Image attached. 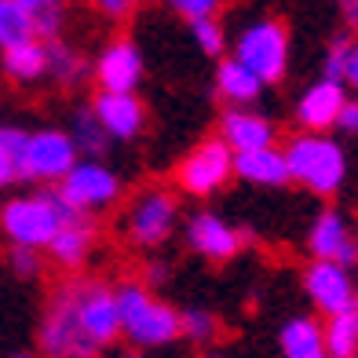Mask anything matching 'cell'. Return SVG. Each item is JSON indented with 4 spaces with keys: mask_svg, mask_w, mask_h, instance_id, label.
Here are the masks:
<instances>
[{
    "mask_svg": "<svg viewBox=\"0 0 358 358\" xmlns=\"http://www.w3.org/2000/svg\"><path fill=\"white\" fill-rule=\"evenodd\" d=\"M336 8H340V19L351 29H358V0H336Z\"/></svg>",
    "mask_w": 358,
    "mask_h": 358,
    "instance_id": "8d00e7d4",
    "label": "cell"
},
{
    "mask_svg": "<svg viewBox=\"0 0 358 358\" xmlns=\"http://www.w3.org/2000/svg\"><path fill=\"white\" fill-rule=\"evenodd\" d=\"M264 80H259L249 66H241V62L231 55L223 59L216 66V92L227 106H252L259 95H264Z\"/></svg>",
    "mask_w": 358,
    "mask_h": 358,
    "instance_id": "44dd1931",
    "label": "cell"
},
{
    "mask_svg": "<svg viewBox=\"0 0 358 358\" xmlns=\"http://www.w3.org/2000/svg\"><path fill=\"white\" fill-rule=\"evenodd\" d=\"M220 139L231 150H256V146H271L278 139V128H274L267 113L252 106H231L220 117Z\"/></svg>",
    "mask_w": 358,
    "mask_h": 358,
    "instance_id": "2e32d148",
    "label": "cell"
},
{
    "mask_svg": "<svg viewBox=\"0 0 358 358\" xmlns=\"http://www.w3.org/2000/svg\"><path fill=\"white\" fill-rule=\"evenodd\" d=\"M80 213L59 198L55 190L44 194H22L0 205V234L8 245H29V249H48V241L66 220H77Z\"/></svg>",
    "mask_w": 358,
    "mask_h": 358,
    "instance_id": "3957f363",
    "label": "cell"
},
{
    "mask_svg": "<svg viewBox=\"0 0 358 358\" xmlns=\"http://www.w3.org/2000/svg\"><path fill=\"white\" fill-rule=\"evenodd\" d=\"M8 264L19 278H37L41 274V249H29V245H11L8 252Z\"/></svg>",
    "mask_w": 358,
    "mask_h": 358,
    "instance_id": "f546056e",
    "label": "cell"
},
{
    "mask_svg": "<svg viewBox=\"0 0 358 358\" xmlns=\"http://www.w3.org/2000/svg\"><path fill=\"white\" fill-rule=\"evenodd\" d=\"M44 44H48V77H55L59 85H80V80L88 77L85 59H80L70 44H62L59 37L44 41Z\"/></svg>",
    "mask_w": 358,
    "mask_h": 358,
    "instance_id": "d4e9b609",
    "label": "cell"
},
{
    "mask_svg": "<svg viewBox=\"0 0 358 358\" xmlns=\"http://www.w3.org/2000/svg\"><path fill=\"white\" fill-rule=\"evenodd\" d=\"M41 348L44 355H88L85 344H80V333H77V322L66 296H55V303L48 307V318L41 325Z\"/></svg>",
    "mask_w": 358,
    "mask_h": 358,
    "instance_id": "ac0fdd59",
    "label": "cell"
},
{
    "mask_svg": "<svg viewBox=\"0 0 358 358\" xmlns=\"http://www.w3.org/2000/svg\"><path fill=\"white\" fill-rule=\"evenodd\" d=\"M176 223H179V205H176V194L150 187L132 198L128 205V216H124V231L128 238L143 249H154V245H165V241L176 234Z\"/></svg>",
    "mask_w": 358,
    "mask_h": 358,
    "instance_id": "9c48e42d",
    "label": "cell"
},
{
    "mask_svg": "<svg viewBox=\"0 0 358 358\" xmlns=\"http://www.w3.org/2000/svg\"><path fill=\"white\" fill-rule=\"evenodd\" d=\"M190 37H194V44H198L208 59H220L227 52V29L220 26L216 15H208V19H194L190 22Z\"/></svg>",
    "mask_w": 358,
    "mask_h": 358,
    "instance_id": "83f0119b",
    "label": "cell"
},
{
    "mask_svg": "<svg viewBox=\"0 0 358 358\" xmlns=\"http://www.w3.org/2000/svg\"><path fill=\"white\" fill-rule=\"evenodd\" d=\"M303 292L315 303V311L325 318L358 303V285L351 278V267L336 264V259H315L303 271Z\"/></svg>",
    "mask_w": 358,
    "mask_h": 358,
    "instance_id": "30bf717a",
    "label": "cell"
},
{
    "mask_svg": "<svg viewBox=\"0 0 358 358\" xmlns=\"http://www.w3.org/2000/svg\"><path fill=\"white\" fill-rule=\"evenodd\" d=\"M176 179L190 198H213L216 190H223L234 179V150L220 136L205 139L183 157Z\"/></svg>",
    "mask_w": 358,
    "mask_h": 358,
    "instance_id": "ba28073f",
    "label": "cell"
},
{
    "mask_svg": "<svg viewBox=\"0 0 358 358\" xmlns=\"http://www.w3.org/2000/svg\"><path fill=\"white\" fill-rule=\"evenodd\" d=\"M307 249H311L315 259H336V264H344V267L358 264V234L340 208L318 213V220L311 223V231H307Z\"/></svg>",
    "mask_w": 358,
    "mask_h": 358,
    "instance_id": "8fae6325",
    "label": "cell"
},
{
    "mask_svg": "<svg viewBox=\"0 0 358 358\" xmlns=\"http://www.w3.org/2000/svg\"><path fill=\"white\" fill-rule=\"evenodd\" d=\"M0 66H4V73L15 80V85H34V80L48 77V44L41 37L11 44V48H4Z\"/></svg>",
    "mask_w": 358,
    "mask_h": 358,
    "instance_id": "7402d4cb",
    "label": "cell"
},
{
    "mask_svg": "<svg viewBox=\"0 0 358 358\" xmlns=\"http://www.w3.org/2000/svg\"><path fill=\"white\" fill-rule=\"evenodd\" d=\"M139 0H95V8H99L106 19H128V15L136 11Z\"/></svg>",
    "mask_w": 358,
    "mask_h": 358,
    "instance_id": "e575fe53",
    "label": "cell"
},
{
    "mask_svg": "<svg viewBox=\"0 0 358 358\" xmlns=\"http://www.w3.org/2000/svg\"><path fill=\"white\" fill-rule=\"evenodd\" d=\"M344 85L358 95V37H351V44H348V59H344Z\"/></svg>",
    "mask_w": 358,
    "mask_h": 358,
    "instance_id": "d590c367",
    "label": "cell"
},
{
    "mask_svg": "<svg viewBox=\"0 0 358 358\" xmlns=\"http://www.w3.org/2000/svg\"><path fill=\"white\" fill-rule=\"evenodd\" d=\"M348 44H351V37L348 34H340V37H333L329 41V48H325V77H340L344 80V59H348Z\"/></svg>",
    "mask_w": 358,
    "mask_h": 358,
    "instance_id": "1f68e13d",
    "label": "cell"
},
{
    "mask_svg": "<svg viewBox=\"0 0 358 358\" xmlns=\"http://www.w3.org/2000/svg\"><path fill=\"white\" fill-rule=\"evenodd\" d=\"M348 99V85L340 77H318L311 80L303 92H300V99L296 106H292V117H296L300 128H311V132H329L333 121H336V113L340 106H344Z\"/></svg>",
    "mask_w": 358,
    "mask_h": 358,
    "instance_id": "4fadbf2b",
    "label": "cell"
},
{
    "mask_svg": "<svg viewBox=\"0 0 358 358\" xmlns=\"http://www.w3.org/2000/svg\"><path fill=\"white\" fill-rule=\"evenodd\" d=\"M62 22H66V11H62L59 0H52V4H44V8L34 11V34H37L41 41L59 37V34H62Z\"/></svg>",
    "mask_w": 358,
    "mask_h": 358,
    "instance_id": "f1b7e54d",
    "label": "cell"
},
{
    "mask_svg": "<svg viewBox=\"0 0 358 358\" xmlns=\"http://www.w3.org/2000/svg\"><path fill=\"white\" fill-rule=\"evenodd\" d=\"M325 355H333V358L358 355V303L348 307V311L329 315V325H325Z\"/></svg>",
    "mask_w": 358,
    "mask_h": 358,
    "instance_id": "603a6c76",
    "label": "cell"
},
{
    "mask_svg": "<svg viewBox=\"0 0 358 358\" xmlns=\"http://www.w3.org/2000/svg\"><path fill=\"white\" fill-rule=\"evenodd\" d=\"M187 245L205 259H234L241 252V231L216 213H198L187 223Z\"/></svg>",
    "mask_w": 358,
    "mask_h": 358,
    "instance_id": "9a60e30c",
    "label": "cell"
},
{
    "mask_svg": "<svg viewBox=\"0 0 358 358\" xmlns=\"http://www.w3.org/2000/svg\"><path fill=\"white\" fill-rule=\"evenodd\" d=\"M333 128H336L340 136H348V139H358V99H344V106H340Z\"/></svg>",
    "mask_w": 358,
    "mask_h": 358,
    "instance_id": "d6a6232c",
    "label": "cell"
},
{
    "mask_svg": "<svg viewBox=\"0 0 358 358\" xmlns=\"http://www.w3.org/2000/svg\"><path fill=\"white\" fill-rule=\"evenodd\" d=\"M231 55L249 66L264 85H278L289 73V29L278 19H252L231 44Z\"/></svg>",
    "mask_w": 358,
    "mask_h": 358,
    "instance_id": "5b68a950",
    "label": "cell"
},
{
    "mask_svg": "<svg viewBox=\"0 0 358 358\" xmlns=\"http://www.w3.org/2000/svg\"><path fill=\"white\" fill-rule=\"evenodd\" d=\"M92 245H95V234L88 227V216H77V220H66L55 231V238L48 241V252H52V259L59 267L73 271L92 256Z\"/></svg>",
    "mask_w": 358,
    "mask_h": 358,
    "instance_id": "ffe728a7",
    "label": "cell"
},
{
    "mask_svg": "<svg viewBox=\"0 0 358 358\" xmlns=\"http://www.w3.org/2000/svg\"><path fill=\"white\" fill-rule=\"evenodd\" d=\"M70 139L77 143V150L85 154V157H103L106 146H110L106 128L99 124V117H95L92 106H80V110L73 113V121H70Z\"/></svg>",
    "mask_w": 358,
    "mask_h": 358,
    "instance_id": "cb8c5ba5",
    "label": "cell"
},
{
    "mask_svg": "<svg viewBox=\"0 0 358 358\" xmlns=\"http://www.w3.org/2000/svg\"><path fill=\"white\" fill-rule=\"evenodd\" d=\"M77 157H80V150L70 139V132H62V128H41V132L26 136L22 157H19V176L29 179V183H59L73 169Z\"/></svg>",
    "mask_w": 358,
    "mask_h": 358,
    "instance_id": "52a82bcc",
    "label": "cell"
},
{
    "mask_svg": "<svg viewBox=\"0 0 358 358\" xmlns=\"http://www.w3.org/2000/svg\"><path fill=\"white\" fill-rule=\"evenodd\" d=\"M234 179H245L252 187H285L289 165L278 146H256V150H234Z\"/></svg>",
    "mask_w": 358,
    "mask_h": 358,
    "instance_id": "e0dca14e",
    "label": "cell"
},
{
    "mask_svg": "<svg viewBox=\"0 0 358 358\" xmlns=\"http://www.w3.org/2000/svg\"><path fill=\"white\" fill-rule=\"evenodd\" d=\"M169 8H172L176 15H183L187 22H194V19H208V15H220L223 0H169Z\"/></svg>",
    "mask_w": 358,
    "mask_h": 358,
    "instance_id": "4dcf8cb0",
    "label": "cell"
},
{
    "mask_svg": "<svg viewBox=\"0 0 358 358\" xmlns=\"http://www.w3.org/2000/svg\"><path fill=\"white\" fill-rule=\"evenodd\" d=\"M80 344H85L88 355H95L99 348H110L113 340L121 336V311H117V292L103 282H77L70 289H62Z\"/></svg>",
    "mask_w": 358,
    "mask_h": 358,
    "instance_id": "277c9868",
    "label": "cell"
},
{
    "mask_svg": "<svg viewBox=\"0 0 358 358\" xmlns=\"http://www.w3.org/2000/svg\"><path fill=\"white\" fill-rule=\"evenodd\" d=\"M278 348L285 358H325V325L311 315H292L278 333Z\"/></svg>",
    "mask_w": 358,
    "mask_h": 358,
    "instance_id": "d6986e66",
    "label": "cell"
},
{
    "mask_svg": "<svg viewBox=\"0 0 358 358\" xmlns=\"http://www.w3.org/2000/svg\"><path fill=\"white\" fill-rule=\"evenodd\" d=\"M179 336H187L198 348H208L216 340V318L201 311V307H190V311L179 315Z\"/></svg>",
    "mask_w": 358,
    "mask_h": 358,
    "instance_id": "4316f807",
    "label": "cell"
},
{
    "mask_svg": "<svg viewBox=\"0 0 358 358\" xmlns=\"http://www.w3.org/2000/svg\"><path fill=\"white\" fill-rule=\"evenodd\" d=\"M19 157H15L8 146H0V190H8L11 183H19Z\"/></svg>",
    "mask_w": 358,
    "mask_h": 358,
    "instance_id": "836d02e7",
    "label": "cell"
},
{
    "mask_svg": "<svg viewBox=\"0 0 358 358\" xmlns=\"http://www.w3.org/2000/svg\"><path fill=\"white\" fill-rule=\"evenodd\" d=\"M55 194L73 213L92 216V213L110 208L121 198V179L110 165H103V157H77L73 169L55 183Z\"/></svg>",
    "mask_w": 358,
    "mask_h": 358,
    "instance_id": "8992f818",
    "label": "cell"
},
{
    "mask_svg": "<svg viewBox=\"0 0 358 358\" xmlns=\"http://www.w3.org/2000/svg\"><path fill=\"white\" fill-rule=\"evenodd\" d=\"M34 34V11L22 8L19 0H0V52L11 44H22Z\"/></svg>",
    "mask_w": 358,
    "mask_h": 358,
    "instance_id": "484cf974",
    "label": "cell"
},
{
    "mask_svg": "<svg viewBox=\"0 0 358 358\" xmlns=\"http://www.w3.org/2000/svg\"><path fill=\"white\" fill-rule=\"evenodd\" d=\"M95 80L110 92H136L143 80V52L132 41H110L95 59Z\"/></svg>",
    "mask_w": 358,
    "mask_h": 358,
    "instance_id": "5bb4252c",
    "label": "cell"
},
{
    "mask_svg": "<svg viewBox=\"0 0 358 358\" xmlns=\"http://www.w3.org/2000/svg\"><path fill=\"white\" fill-rule=\"evenodd\" d=\"M285 165H289V183H300L303 190L318 198H336L348 187L351 176V157L344 143L333 139L329 132H311L303 128L285 143Z\"/></svg>",
    "mask_w": 358,
    "mask_h": 358,
    "instance_id": "6da1fadb",
    "label": "cell"
},
{
    "mask_svg": "<svg viewBox=\"0 0 358 358\" xmlns=\"http://www.w3.org/2000/svg\"><path fill=\"white\" fill-rule=\"evenodd\" d=\"M113 292H117V311H121V336L132 348L154 351L179 340V311L165 300H157L146 285L124 282Z\"/></svg>",
    "mask_w": 358,
    "mask_h": 358,
    "instance_id": "7a4b0ae2",
    "label": "cell"
},
{
    "mask_svg": "<svg viewBox=\"0 0 358 358\" xmlns=\"http://www.w3.org/2000/svg\"><path fill=\"white\" fill-rule=\"evenodd\" d=\"M22 8H29V11H37V8H44V4H52V0H19Z\"/></svg>",
    "mask_w": 358,
    "mask_h": 358,
    "instance_id": "f35d334b",
    "label": "cell"
},
{
    "mask_svg": "<svg viewBox=\"0 0 358 358\" xmlns=\"http://www.w3.org/2000/svg\"><path fill=\"white\" fill-rule=\"evenodd\" d=\"M92 110L99 124L106 128L110 139L117 143H132L143 136L146 128V106L136 92H110V88H99V95L92 99Z\"/></svg>",
    "mask_w": 358,
    "mask_h": 358,
    "instance_id": "7c38bea8",
    "label": "cell"
},
{
    "mask_svg": "<svg viewBox=\"0 0 358 358\" xmlns=\"http://www.w3.org/2000/svg\"><path fill=\"white\" fill-rule=\"evenodd\" d=\"M165 282V267H150L146 271V285H161Z\"/></svg>",
    "mask_w": 358,
    "mask_h": 358,
    "instance_id": "74e56055",
    "label": "cell"
}]
</instances>
